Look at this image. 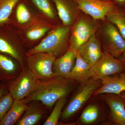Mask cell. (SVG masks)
Here are the masks:
<instances>
[{
  "instance_id": "1",
  "label": "cell",
  "mask_w": 125,
  "mask_h": 125,
  "mask_svg": "<svg viewBox=\"0 0 125 125\" xmlns=\"http://www.w3.org/2000/svg\"><path fill=\"white\" fill-rule=\"evenodd\" d=\"M74 85L73 81L61 76L39 80L35 90L24 99L28 103L40 101L46 106L51 108L59 99L66 97Z\"/></svg>"
},
{
  "instance_id": "2",
  "label": "cell",
  "mask_w": 125,
  "mask_h": 125,
  "mask_svg": "<svg viewBox=\"0 0 125 125\" xmlns=\"http://www.w3.org/2000/svg\"><path fill=\"white\" fill-rule=\"evenodd\" d=\"M71 27L60 26L50 31L37 45L27 52V56L40 52H52L56 57L64 54L69 48Z\"/></svg>"
},
{
  "instance_id": "3",
  "label": "cell",
  "mask_w": 125,
  "mask_h": 125,
  "mask_svg": "<svg viewBox=\"0 0 125 125\" xmlns=\"http://www.w3.org/2000/svg\"><path fill=\"white\" fill-rule=\"evenodd\" d=\"M96 21L84 13L79 14L71 27L69 49L76 52L79 48L96 34L98 29Z\"/></svg>"
},
{
  "instance_id": "4",
  "label": "cell",
  "mask_w": 125,
  "mask_h": 125,
  "mask_svg": "<svg viewBox=\"0 0 125 125\" xmlns=\"http://www.w3.org/2000/svg\"><path fill=\"white\" fill-rule=\"evenodd\" d=\"M99 30L105 51L117 58L125 51V39L116 27L106 20Z\"/></svg>"
},
{
  "instance_id": "5",
  "label": "cell",
  "mask_w": 125,
  "mask_h": 125,
  "mask_svg": "<svg viewBox=\"0 0 125 125\" xmlns=\"http://www.w3.org/2000/svg\"><path fill=\"white\" fill-rule=\"evenodd\" d=\"M100 80L92 78L83 84L71 99L61 114L62 120H66L78 112L84 105L100 85Z\"/></svg>"
},
{
  "instance_id": "6",
  "label": "cell",
  "mask_w": 125,
  "mask_h": 125,
  "mask_svg": "<svg viewBox=\"0 0 125 125\" xmlns=\"http://www.w3.org/2000/svg\"><path fill=\"white\" fill-rule=\"evenodd\" d=\"M39 80L28 67H24L18 76L7 84L9 92L15 100L24 99L37 87Z\"/></svg>"
},
{
  "instance_id": "7",
  "label": "cell",
  "mask_w": 125,
  "mask_h": 125,
  "mask_svg": "<svg viewBox=\"0 0 125 125\" xmlns=\"http://www.w3.org/2000/svg\"><path fill=\"white\" fill-rule=\"evenodd\" d=\"M28 67L38 79H48L56 77L52 67L56 57L52 52H40L27 56Z\"/></svg>"
},
{
  "instance_id": "8",
  "label": "cell",
  "mask_w": 125,
  "mask_h": 125,
  "mask_svg": "<svg viewBox=\"0 0 125 125\" xmlns=\"http://www.w3.org/2000/svg\"><path fill=\"white\" fill-rule=\"evenodd\" d=\"M80 11L94 20H106L108 15L117 7L113 1L74 0Z\"/></svg>"
},
{
  "instance_id": "9",
  "label": "cell",
  "mask_w": 125,
  "mask_h": 125,
  "mask_svg": "<svg viewBox=\"0 0 125 125\" xmlns=\"http://www.w3.org/2000/svg\"><path fill=\"white\" fill-rule=\"evenodd\" d=\"M95 79L100 80L105 76L121 73L125 69V65L107 52H103L100 58L92 66Z\"/></svg>"
},
{
  "instance_id": "10",
  "label": "cell",
  "mask_w": 125,
  "mask_h": 125,
  "mask_svg": "<svg viewBox=\"0 0 125 125\" xmlns=\"http://www.w3.org/2000/svg\"><path fill=\"white\" fill-rule=\"evenodd\" d=\"M10 27L7 24L0 26V52L10 56L24 68L22 56L15 42Z\"/></svg>"
},
{
  "instance_id": "11",
  "label": "cell",
  "mask_w": 125,
  "mask_h": 125,
  "mask_svg": "<svg viewBox=\"0 0 125 125\" xmlns=\"http://www.w3.org/2000/svg\"><path fill=\"white\" fill-rule=\"evenodd\" d=\"M63 25L72 27L79 15L80 10L74 0H52Z\"/></svg>"
},
{
  "instance_id": "12",
  "label": "cell",
  "mask_w": 125,
  "mask_h": 125,
  "mask_svg": "<svg viewBox=\"0 0 125 125\" xmlns=\"http://www.w3.org/2000/svg\"><path fill=\"white\" fill-rule=\"evenodd\" d=\"M102 98L109 107L112 120L117 125H125V100L119 95L102 94Z\"/></svg>"
},
{
  "instance_id": "13",
  "label": "cell",
  "mask_w": 125,
  "mask_h": 125,
  "mask_svg": "<svg viewBox=\"0 0 125 125\" xmlns=\"http://www.w3.org/2000/svg\"><path fill=\"white\" fill-rule=\"evenodd\" d=\"M76 52L92 66L101 57L103 52L101 42L96 34L80 47Z\"/></svg>"
},
{
  "instance_id": "14",
  "label": "cell",
  "mask_w": 125,
  "mask_h": 125,
  "mask_svg": "<svg viewBox=\"0 0 125 125\" xmlns=\"http://www.w3.org/2000/svg\"><path fill=\"white\" fill-rule=\"evenodd\" d=\"M76 59V52L69 48L64 54L56 59L52 67L55 75L71 80V72Z\"/></svg>"
},
{
  "instance_id": "15",
  "label": "cell",
  "mask_w": 125,
  "mask_h": 125,
  "mask_svg": "<svg viewBox=\"0 0 125 125\" xmlns=\"http://www.w3.org/2000/svg\"><path fill=\"white\" fill-rule=\"evenodd\" d=\"M17 61L10 56L0 52V83L8 84L19 75Z\"/></svg>"
},
{
  "instance_id": "16",
  "label": "cell",
  "mask_w": 125,
  "mask_h": 125,
  "mask_svg": "<svg viewBox=\"0 0 125 125\" xmlns=\"http://www.w3.org/2000/svg\"><path fill=\"white\" fill-rule=\"evenodd\" d=\"M102 85L95 91L93 95L103 94H114L120 96L125 91V78L119 76H108L100 79Z\"/></svg>"
},
{
  "instance_id": "17",
  "label": "cell",
  "mask_w": 125,
  "mask_h": 125,
  "mask_svg": "<svg viewBox=\"0 0 125 125\" xmlns=\"http://www.w3.org/2000/svg\"><path fill=\"white\" fill-rule=\"evenodd\" d=\"M95 77L92 66L76 52V61L71 73V80L74 82L83 83Z\"/></svg>"
},
{
  "instance_id": "18",
  "label": "cell",
  "mask_w": 125,
  "mask_h": 125,
  "mask_svg": "<svg viewBox=\"0 0 125 125\" xmlns=\"http://www.w3.org/2000/svg\"><path fill=\"white\" fill-rule=\"evenodd\" d=\"M24 99H14L11 107L4 118L0 121V125H13L16 124L28 107Z\"/></svg>"
},
{
  "instance_id": "19",
  "label": "cell",
  "mask_w": 125,
  "mask_h": 125,
  "mask_svg": "<svg viewBox=\"0 0 125 125\" xmlns=\"http://www.w3.org/2000/svg\"><path fill=\"white\" fill-rule=\"evenodd\" d=\"M43 114V111L40 108L29 106L16 125H36L42 118Z\"/></svg>"
},
{
  "instance_id": "20",
  "label": "cell",
  "mask_w": 125,
  "mask_h": 125,
  "mask_svg": "<svg viewBox=\"0 0 125 125\" xmlns=\"http://www.w3.org/2000/svg\"><path fill=\"white\" fill-rule=\"evenodd\" d=\"M106 20L116 27L125 39V7L117 6L113 11L108 15Z\"/></svg>"
},
{
  "instance_id": "21",
  "label": "cell",
  "mask_w": 125,
  "mask_h": 125,
  "mask_svg": "<svg viewBox=\"0 0 125 125\" xmlns=\"http://www.w3.org/2000/svg\"><path fill=\"white\" fill-rule=\"evenodd\" d=\"M20 0H0V26L7 24Z\"/></svg>"
},
{
  "instance_id": "22",
  "label": "cell",
  "mask_w": 125,
  "mask_h": 125,
  "mask_svg": "<svg viewBox=\"0 0 125 125\" xmlns=\"http://www.w3.org/2000/svg\"><path fill=\"white\" fill-rule=\"evenodd\" d=\"M66 101V97H65L60 99L56 102L51 113L43 123V125H57Z\"/></svg>"
},
{
  "instance_id": "23",
  "label": "cell",
  "mask_w": 125,
  "mask_h": 125,
  "mask_svg": "<svg viewBox=\"0 0 125 125\" xmlns=\"http://www.w3.org/2000/svg\"><path fill=\"white\" fill-rule=\"evenodd\" d=\"M99 115V110L95 104L89 105L83 112L80 117L81 122L83 124L93 123L97 120Z\"/></svg>"
},
{
  "instance_id": "24",
  "label": "cell",
  "mask_w": 125,
  "mask_h": 125,
  "mask_svg": "<svg viewBox=\"0 0 125 125\" xmlns=\"http://www.w3.org/2000/svg\"><path fill=\"white\" fill-rule=\"evenodd\" d=\"M50 27L43 25H37L29 29L26 33L27 38L31 41H34L41 38L48 32Z\"/></svg>"
},
{
  "instance_id": "25",
  "label": "cell",
  "mask_w": 125,
  "mask_h": 125,
  "mask_svg": "<svg viewBox=\"0 0 125 125\" xmlns=\"http://www.w3.org/2000/svg\"><path fill=\"white\" fill-rule=\"evenodd\" d=\"M14 99L11 94L8 92L0 98V121L4 118L11 107Z\"/></svg>"
},
{
  "instance_id": "26",
  "label": "cell",
  "mask_w": 125,
  "mask_h": 125,
  "mask_svg": "<svg viewBox=\"0 0 125 125\" xmlns=\"http://www.w3.org/2000/svg\"><path fill=\"white\" fill-rule=\"evenodd\" d=\"M34 4L48 17L54 19L55 14L48 0H31Z\"/></svg>"
},
{
  "instance_id": "27",
  "label": "cell",
  "mask_w": 125,
  "mask_h": 125,
  "mask_svg": "<svg viewBox=\"0 0 125 125\" xmlns=\"http://www.w3.org/2000/svg\"><path fill=\"white\" fill-rule=\"evenodd\" d=\"M16 18L18 23L24 24L28 22L31 19V14L25 5H18L15 12Z\"/></svg>"
},
{
  "instance_id": "28",
  "label": "cell",
  "mask_w": 125,
  "mask_h": 125,
  "mask_svg": "<svg viewBox=\"0 0 125 125\" xmlns=\"http://www.w3.org/2000/svg\"><path fill=\"white\" fill-rule=\"evenodd\" d=\"M8 92L9 90L7 84L0 83V98Z\"/></svg>"
},
{
  "instance_id": "29",
  "label": "cell",
  "mask_w": 125,
  "mask_h": 125,
  "mask_svg": "<svg viewBox=\"0 0 125 125\" xmlns=\"http://www.w3.org/2000/svg\"><path fill=\"white\" fill-rule=\"evenodd\" d=\"M118 7H125V0H112Z\"/></svg>"
},
{
  "instance_id": "30",
  "label": "cell",
  "mask_w": 125,
  "mask_h": 125,
  "mask_svg": "<svg viewBox=\"0 0 125 125\" xmlns=\"http://www.w3.org/2000/svg\"><path fill=\"white\" fill-rule=\"evenodd\" d=\"M120 60L125 65V51L123 53V54L120 56Z\"/></svg>"
},
{
  "instance_id": "31",
  "label": "cell",
  "mask_w": 125,
  "mask_h": 125,
  "mask_svg": "<svg viewBox=\"0 0 125 125\" xmlns=\"http://www.w3.org/2000/svg\"><path fill=\"white\" fill-rule=\"evenodd\" d=\"M120 96L125 101V91H123L122 93H121Z\"/></svg>"
},
{
  "instance_id": "32",
  "label": "cell",
  "mask_w": 125,
  "mask_h": 125,
  "mask_svg": "<svg viewBox=\"0 0 125 125\" xmlns=\"http://www.w3.org/2000/svg\"><path fill=\"white\" fill-rule=\"evenodd\" d=\"M120 75L125 78V73H121Z\"/></svg>"
},
{
  "instance_id": "33",
  "label": "cell",
  "mask_w": 125,
  "mask_h": 125,
  "mask_svg": "<svg viewBox=\"0 0 125 125\" xmlns=\"http://www.w3.org/2000/svg\"><path fill=\"white\" fill-rule=\"evenodd\" d=\"M103 0L112 1V0Z\"/></svg>"
}]
</instances>
